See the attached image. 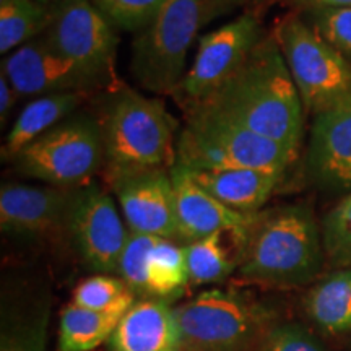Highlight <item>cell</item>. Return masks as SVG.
<instances>
[{
    "label": "cell",
    "instance_id": "obj_1",
    "mask_svg": "<svg viewBox=\"0 0 351 351\" xmlns=\"http://www.w3.org/2000/svg\"><path fill=\"white\" fill-rule=\"evenodd\" d=\"M199 104L289 150H301L304 106L274 34L263 36L238 72Z\"/></svg>",
    "mask_w": 351,
    "mask_h": 351
},
{
    "label": "cell",
    "instance_id": "obj_2",
    "mask_svg": "<svg viewBox=\"0 0 351 351\" xmlns=\"http://www.w3.org/2000/svg\"><path fill=\"white\" fill-rule=\"evenodd\" d=\"M322 230L307 205L258 212L241 244L238 276L270 287H301L315 280L326 261Z\"/></svg>",
    "mask_w": 351,
    "mask_h": 351
},
{
    "label": "cell",
    "instance_id": "obj_3",
    "mask_svg": "<svg viewBox=\"0 0 351 351\" xmlns=\"http://www.w3.org/2000/svg\"><path fill=\"white\" fill-rule=\"evenodd\" d=\"M95 116L106 156L103 173L171 169L176 165L178 122L161 101L117 85Z\"/></svg>",
    "mask_w": 351,
    "mask_h": 351
},
{
    "label": "cell",
    "instance_id": "obj_4",
    "mask_svg": "<svg viewBox=\"0 0 351 351\" xmlns=\"http://www.w3.org/2000/svg\"><path fill=\"white\" fill-rule=\"evenodd\" d=\"M187 122L178 134L176 163L191 171L267 169L287 173L298 153L256 134L215 109H186Z\"/></svg>",
    "mask_w": 351,
    "mask_h": 351
},
{
    "label": "cell",
    "instance_id": "obj_5",
    "mask_svg": "<svg viewBox=\"0 0 351 351\" xmlns=\"http://www.w3.org/2000/svg\"><path fill=\"white\" fill-rule=\"evenodd\" d=\"M226 13L221 0H168L132 43L130 73L155 95H174L187 73V56L202 26Z\"/></svg>",
    "mask_w": 351,
    "mask_h": 351
},
{
    "label": "cell",
    "instance_id": "obj_6",
    "mask_svg": "<svg viewBox=\"0 0 351 351\" xmlns=\"http://www.w3.org/2000/svg\"><path fill=\"white\" fill-rule=\"evenodd\" d=\"M15 173L73 189L93 181L106 165L103 134L95 114L77 111L29 143L10 161Z\"/></svg>",
    "mask_w": 351,
    "mask_h": 351
},
{
    "label": "cell",
    "instance_id": "obj_7",
    "mask_svg": "<svg viewBox=\"0 0 351 351\" xmlns=\"http://www.w3.org/2000/svg\"><path fill=\"white\" fill-rule=\"evenodd\" d=\"M181 351H247L263 339L267 314L247 298L207 289L174 307Z\"/></svg>",
    "mask_w": 351,
    "mask_h": 351
},
{
    "label": "cell",
    "instance_id": "obj_8",
    "mask_svg": "<svg viewBox=\"0 0 351 351\" xmlns=\"http://www.w3.org/2000/svg\"><path fill=\"white\" fill-rule=\"evenodd\" d=\"M274 36L304 112L315 116L351 95V64L311 28L304 16L289 13L276 25Z\"/></svg>",
    "mask_w": 351,
    "mask_h": 351
},
{
    "label": "cell",
    "instance_id": "obj_9",
    "mask_svg": "<svg viewBox=\"0 0 351 351\" xmlns=\"http://www.w3.org/2000/svg\"><path fill=\"white\" fill-rule=\"evenodd\" d=\"M43 39L101 86H117L114 65L119 36L93 0H54Z\"/></svg>",
    "mask_w": 351,
    "mask_h": 351
},
{
    "label": "cell",
    "instance_id": "obj_10",
    "mask_svg": "<svg viewBox=\"0 0 351 351\" xmlns=\"http://www.w3.org/2000/svg\"><path fill=\"white\" fill-rule=\"evenodd\" d=\"M65 234L83 265L117 275L130 231L108 187L91 181L70 191Z\"/></svg>",
    "mask_w": 351,
    "mask_h": 351
},
{
    "label": "cell",
    "instance_id": "obj_11",
    "mask_svg": "<svg viewBox=\"0 0 351 351\" xmlns=\"http://www.w3.org/2000/svg\"><path fill=\"white\" fill-rule=\"evenodd\" d=\"M262 38V19L257 8L200 38L194 60L174 93L184 109L205 101L234 75Z\"/></svg>",
    "mask_w": 351,
    "mask_h": 351
},
{
    "label": "cell",
    "instance_id": "obj_12",
    "mask_svg": "<svg viewBox=\"0 0 351 351\" xmlns=\"http://www.w3.org/2000/svg\"><path fill=\"white\" fill-rule=\"evenodd\" d=\"M103 176L130 232L179 243L171 169L114 171Z\"/></svg>",
    "mask_w": 351,
    "mask_h": 351
},
{
    "label": "cell",
    "instance_id": "obj_13",
    "mask_svg": "<svg viewBox=\"0 0 351 351\" xmlns=\"http://www.w3.org/2000/svg\"><path fill=\"white\" fill-rule=\"evenodd\" d=\"M0 72L16 90L20 98H39L57 93H88L101 85L95 78L65 59L39 36L3 57Z\"/></svg>",
    "mask_w": 351,
    "mask_h": 351
},
{
    "label": "cell",
    "instance_id": "obj_14",
    "mask_svg": "<svg viewBox=\"0 0 351 351\" xmlns=\"http://www.w3.org/2000/svg\"><path fill=\"white\" fill-rule=\"evenodd\" d=\"M306 173L322 191L351 192V95L314 116Z\"/></svg>",
    "mask_w": 351,
    "mask_h": 351
},
{
    "label": "cell",
    "instance_id": "obj_15",
    "mask_svg": "<svg viewBox=\"0 0 351 351\" xmlns=\"http://www.w3.org/2000/svg\"><path fill=\"white\" fill-rule=\"evenodd\" d=\"M70 191L47 184H3L0 189L2 232L20 241H39L54 232H65Z\"/></svg>",
    "mask_w": 351,
    "mask_h": 351
},
{
    "label": "cell",
    "instance_id": "obj_16",
    "mask_svg": "<svg viewBox=\"0 0 351 351\" xmlns=\"http://www.w3.org/2000/svg\"><path fill=\"white\" fill-rule=\"evenodd\" d=\"M174 194L176 215H178L179 243L191 244L204 239L215 232H230L241 244L251 230L256 215L236 212L208 194L195 181L191 171L176 163L171 168Z\"/></svg>",
    "mask_w": 351,
    "mask_h": 351
},
{
    "label": "cell",
    "instance_id": "obj_17",
    "mask_svg": "<svg viewBox=\"0 0 351 351\" xmlns=\"http://www.w3.org/2000/svg\"><path fill=\"white\" fill-rule=\"evenodd\" d=\"M109 351H181L178 320L168 301H135L109 339Z\"/></svg>",
    "mask_w": 351,
    "mask_h": 351
},
{
    "label": "cell",
    "instance_id": "obj_18",
    "mask_svg": "<svg viewBox=\"0 0 351 351\" xmlns=\"http://www.w3.org/2000/svg\"><path fill=\"white\" fill-rule=\"evenodd\" d=\"M191 171V169H189ZM197 182L208 194L236 212L256 215L283 179V173L267 169H228V171H191Z\"/></svg>",
    "mask_w": 351,
    "mask_h": 351
},
{
    "label": "cell",
    "instance_id": "obj_19",
    "mask_svg": "<svg viewBox=\"0 0 351 351\" xmlns=\"http://www.w3.org/2000/svg\"><path fill=\"white\" fill-rule=\"evenodd\" d=\"M88 93H57L39 96L21 109L2 145V160L12 161L23 148L75 114Z\"/></svg>",
    "mask_w": 351,
    "mask_h": 351
},
{
    "label": "cell",
    "instance_id": "obj_20",
    "mask_svg": "<svg viewBox=\"0 0 351 351\" xmlns=\"http://www.w3.org/2000/svg\"><path fill=\"white\" fill-rule=\"evenodd\" d=\"M306 313L328 333L351 330V269H339L309 289Z\"/></svg>",
    "mask_w": 351,
    "mask_h": 351
},
{
    "label": "cell",
    "instance_id": "obj_21",
    "mask_svg": "<svg viewBox=\"0 0 351 351\" xmlns=\"http://www.w3.org/2000/svg\"><path fill=\"white\" fill-rule=\"evenodd\" d=\"M189 285L186 245L158 238L143 270V295L153 300H173Z\"/></svg>",
    "mask_w": 351,
    "mask_h": 351
},
{
    "label": "cell",
    "instance_id": "obj_22",
    "mask_svg": "<svg viewBox=\"0 0 351 351\" xmlns=\"http://www.w3.org/2000/svg\"><path fill=\"white\" fill-rule=\"evenodd\" d=\"M124 314L91 311L70 302L60 313L59 351H93L109 341Z\"/></svg>",
    "mask_w": 351,
    "mask_h": 351
},
{
    "label": "cell",
    "instance_id": "obj_23",
    "mask_svg": "<svg viewBox=\"0 0 351 351\" xmlns=\"http://www.w3.org/2000/svg\"><path fill=\"white\" fill-rule=\"evenodd\" d=\"M49 5L36 0L0 2V52L10 54L46 32Z\"/></svg>",
    "mask_w": 351,
    "mask_h": 351
},
{
    "label": "cell",
    "instance_id": "obj_24",
    "mask_svg": "<svg viewBox=\"0 0 351 351\" xmlns=\"http://www.w3.org/2000/svg\"><path fill=\"white\" fill-rule=\"evenodd\" d=\"M225 232L186 244V262L191 285H212L226 280L238 269L223 243Z\"/></svg>",
    "mask_w": 351,
    "mask_h": 351
},
{
    "label": "cell",
    "instance_id": "obj_25",
    "mask_svg": "<svg viewBox=\"0 0 351 351\" xmlns=\"http://www.w3.org/2000/svg\"><path fill=\"white\" fill-rule=\"evenodd\" d=\"M135 296L121 276L96 274L77 285L72 302L91 311L125 314L135 304Z\"/></svg>",
    "mask_w": 351,
    "mask_h": 351
},
{
    "label": "cell",
    "instance_id": "obj_26",
    "mask_svg": "<svg viewBox=\"0 0 351 351\" xmlns=\"http://www.w3.org/2000/svg\"><path fill=\"white\" fill-rule=\"evenodd\" d=\"M320 230L328 263L351 269V192L324 217Z\"/></svg>",
    "mask_w": 351,
    "mask_h": 351
},
{
    "label": "cell",
    "instance_id": "obj_27",
    "mask_svg": "<svg viewBox=\"0 0 351 351\" xmlns=\"http://www.w3.org/2000/svg\"><path fill=\"white\" fill-rule=\"evenodd\" d=\"M116 29L140 33L148 28L168 0H93Z\"/></svg>",
    "mask_w": 351,
    "mask_h": 351
},
{
    "label": "cell",
    "instance_id": "obj_28",
    "mask_svg": "<svg viewBox=\"0 0 351 351\" xmlns=\"http://www.w3.org/2000/svg\"><path fill=\"white\" fill-rule=\"evenodd\" d=\"M304 12L311 28L351 64V7H324Z\"/></svg>",
    "mask_w": 351,
    "mask_h": 351
},
{
    "label": "cell",
    "instance_id": "obj_29",
    "mask_svg": "<svg viewBox=\"0 0 351 351\" xmlns=\"http://www.w3.org/2000/svg\"><path fill=\"white\" fill-rule=\"evenodd\" d=\"M47 327L49 307L46 306L38 314L3 326L0 351H47Z\"/></svg>",
    "mask_w": 351,
    "mask_h": 351
},
{
    "label": "cell",
    "instance_id": "obj_30",
    "mask_svg": "<svg viewBox=\"0 0 351 351\" xmlns=\"http://www.w3.org/2000/svg\"><path fill=\"white\" fill-rule=\"evenodd\" d=\"M261 351H322V348L300 327L282 326L265 333Z\"/></svg>",
    "mask_w": 351,
    "mask_h": 351
},
{
    "label": "cell",
    "instance_id": "obj_31",
    "mask_svg": "<svg viewBox=\"0 0 351 351\" xmlns=\"http://www.w3.org/2000/svg\"><path fill=\"white\" fill-rule=\"evenodd\" d=\"M20 96L8 80V77L3 72H0V122H2V125H5L7 117L10 116Z\"/></svg>",
    "mask_w": 351,
    "mask_h": 351
},
{
    "label": "cell",
    "instance_id": "obj_32",
    "mask_svg": "<svg viewBox=\"0 0 351 351\" xmlns=\"http://www.w3.org/2000/svg\"><path fill=\"white\" fill-rule=\"evenodd\" d=\"M289 2L301 10L324 7H351V0H289Z\"/></svg>",
    "mask_w": 351,
    "mask_h": 351
},
{
    "label": "cell",
    "instance_id": "obj_33",
    "mask_svg": "<svg viewBox=\"0 0 351 351\" xmlns=\"http://www.w3.org/2000/svg\"><path fill=\"white\" fill-rule=\"evenodd\" d=\"M223 2V7H225V10H231V8H236V7H251V10L254 8H262L263 5H267V3H270L271 0H221Z\"/></svg>",
    "mask_w": 351,
    "mask_h": 351
},
{
    "label": "cell",
    "instance_id": "obj_34",
    "mask_svg": "<svg viewBox=\"0 0 351 351\" xmlns=\"http://www.w3.org/2000/svg\"><path fill=\"white\" fill-rule=\"evenodd\" d=\"M39 3H44V5H49V3L54 2V0H36Z\"/></svg>",
    "mask_w": 351,
    "mask_h": 351
}]
</instances>
